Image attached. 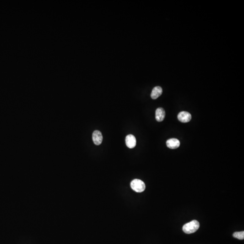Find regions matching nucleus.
Listing matches in <instances>:
<instances>
[{
    "label": "nucleus",
    "mask_w": 244,
    "mask_h": 244,
    "mask_svg": "<svg viewBox=\"0 0 244 244\" xmlns=\"http://www.w3.org/2000/svg\"><path fill=\"white\" fill-rule=\"evenodd\" d=\"M126 144L129 148H133L136 145V139L133 135L129 134L127 135L125 139Z\"/></svg>",
    "instance_id": "nucleus-5"
},
{
    "label": "nucleus",
    "mask_w": 244,
    "mask_h": 244,
    "mask_svg": "<svg viewBox=\"0 0 244 244\" xmlns=\"http://www.w3.org/2000/svg\"><path fill=\"white\" fill-rule=\"evenodd\" d=\"M233 237L237 238L239 240H244V231H240V232H235L233 234Z\"/></svg>",
    "instance_id": "nucleus-9"
},
{
    "label": "nucleus",
    "mask_w": 244,
    "mask_h": 244,
    "mask_svg": "<svg viewBox=\"0 0 244 244\" xmlns=\"http://www.w3.org/2000/svg\"><path fill=\"white\" fill-rule=\"evenodd\" d=\"M166 145L170 149H176L180 146V142L177 139H170L166 142Z\"/></svg>",
    "instance_id": "nucleus-6"
},
{
    "label": "nucleus",
    "mask_w": 244,
    "mask_h": 244,
    "mask_svg": "<svg viewBox=\"0 0 244 244\" xmlns=\"http://www.w3.org/2000/svg\"><path fill=\"white\" fill-rule=\"evenodd\" d=\"M130 185L132 190L136 192H142L145 190V184L140 179H133L131 182Z\"/></svg>",
    "instance_id": "nucleus-2"
},
{
    "label": "nucleus",
    "mask_w": 244,
    "mask_h": 244,
    "mask_svg": "<svg viewBox=\"0 0 244 244\" xmlns=\"http://www.w3.org/2000/svg\"><path fill=\"white\" fill-rule=\"evenodd\" d=\"M191 118L192 116L190 113L186 111L180 112L178 115L179 120L182 123H188L191 120Z\"/></svg>",
    "instance_id": "nucleus-3"
},
{
    "label": "nucleus",
    "mask_w": 244,
    "mask_h": 244,
    "mask_svg": "<svg viewBox=\"0 0 244 244\" xmlns=\"http://www.w3.org/2000/svg\"><path fill=\"white\" fill-rule=\"evenodd\" d=\"M92 139L96 145L101 144L103 141V136L102 132L98 130H95L92 134Z\"/></svg>",
    "instance_id": "nucleus-4"
},
{
    "label": "nucleus",
    "mask_w": 244,
    "mask_h": 244,
    "mask_svg": "<svg viewBox=\"0 0 244 244\" xmlns=\"http://www.w3.org/2000/svg\"><path fill=\"white\" fill-rule=\"evenodd\" d=\"M162 89L160 87H154L151 93V97L153 100L157 99L161 95L162 93Z\"/></svg>",
    "instance_id": "nucleus-8"
},
{
    "label": "nucleus",
    "mask_w": 244,
    "mask_h": 244,
    "mask_svg": "<svg viewBox=\"0 0 244 244\" xmlns=\"http://www.w3.org/2000/svg\"><path fill=\"white\" fill-rule=\"evenodd\" d=\"M199 222L197 220H193L190 223H187L183 225V231L186 234H192L194 233L199 228Z\"/></svg>",
    "instance_id": "nucleus-1"
},
{
    "label": "nucleus",
    "mask_w": 244,
    "mask_h": 244,
    "mask_svg": "<svg viewBox=\"0 0 244 244\" xmlns=\"http://www.w3.org/2000/svg\"><path fill=\"white\" fill-rule=\"evenodd\" d=\"M165 113L162 108H158L156 111V119L158 122H161L164 120Z\"/></svg>",
    "instance_id": "nucleus-7"
}]
</instances>
